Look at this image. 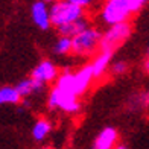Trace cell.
<instances>
[{"mask_svg":"<svg viewBox=\"0 0 149 149\" xmlns=\"http://www.w3.org/2000/svg\"><path fill=\"white\" fill-rule=\"evenodd\" d=\"M148 55H149V49H148Z\"/></svg>","mask_w":149,"mask_h":149,"instance_id":"cell-24","label":"cell"},{"mask_svg":"<svg viewBox=\"0 0 149 149\" xmlns=\"http://www.w3.org/2000/svg\"><path fill=\"white\" fill-rule=\"evenodd\" d=\"M22 94L18 93L17 87L6 85L0 88V102L2 104H20L22 102Z\"/></svg>","mask_w":149,"mask_h":149,"instance_id":"cell-14","label":"cell"},{"mask_svg":"<svg viewBox=\"0 0 149 149\" xmlns=\"http://www.w3.org/2000/svg\"><path fill=\"white\" fill-rule=\"evenodd\" d=\"M117 139L119 135H117L116 128L107 126L97 134L91 149H114L117 146Z\"/></svg>","mask_w":149,"mask_h":149,"instance_id":"cell-9","label":"cell"},{"mask_svg":"<svg viewBox=\"0 0 149 149\" xmlns=\"http://www.w3.org/2000/svg\"><path fill=\"white\" fill-rule=\"evenodd\" d=\"M145 72H146V73L149 74V58H148V59L145 61Z\"/></svg>","mask_w":149,"mask_h":149,"instance_id":"cell-20","label":"cell"},{"mask_svg":"<svg viewBox=\"0 0 149 149\" xmlns=\"http://www.w3.org/2000/svg\"><path fill=\"white\" fill-rule=\"evenodd\" d=\"M15 87H17L18 93L22 94V97H26V96H29V94H32V93L41 90L43 82H40V81L33 79V78H28V79H22Z\"/></svg>","mask_w":149,"mask_h":149,"instance_id":"cell-13","label":"cell"},{"mask_svg":"<svg viewBox=\"0 0 149 149\" xmlns=\"http://www.w3.org/2000/svg\"><path fill=\"white\" fill-rule=\"evenodd\" d=\"M134 14L131 0H107L102 11H100V20L105 24H119L130 22V17Z\"/></svg>","mask_w":149,"mask_h":149,"instance_id":"cell-1","label":"cell"},{"mask_svg":"<svg viewBox=\"0 0 149 149\" xmlns=\"http://www.w3.org/2000/svg\"><path fill=\"white\" fill-rule=\"evenodd\" d=\"M69 2L84 9V8H87V6H90V5L93 3V0H69Z\"/></svg>","mask_w":149,"mask_h":149,"instance_id":"cell-18","label":"cell"},{"mask_svg":"<svg viewBox=\"0 0 149 149\" xmlns=\"http://www.w3.org/2000/svg\"><path fill=\"white\" fill-rule=\"evenodd\" d=\"M44 2H49V3H58V2H61V0H44Z\"/></svg>","mask_w":149,"mask_h":149,"instance_id":"cell-22","label":"cell"},{"mask_svg":"<svg viewBox=\"0 0 149 149\" xmlns=\"http://www.w3.org/2000/svg\"><path fill=\"white\" fill-rule=\"evenodd\" d=\"M102 35L99 29L90 28L81 32L79 35L72 38V53L78 56H90L94 53L96 49H100V41H102Z\"/></svg>","mask_w":149,"mask_h":149,"instance_id":"cell-3","label":"cell"},{"mask_svg":"<svg viewBox=\"0 0 149 149\" xmlns=\"http://www.w3.org/2000/svg\"><path fill=\"white\" fill-rule=\"evenodd\" d=\"M88 20L85 17L78 20V22H73L70 24H65L63 28H59L58 32H59V37H67V38H74L76 35H79L81 32H84L85 29H88Z\"/></svg>","mask_w":149,"mask_h":149,"instance_id":"cell-11","label":"cell"},{"mask_svg":"<svg viewBox=\"0 0 149 149\" xmlns=\"http://www.w3.org/2000/svg\"><path fill=\"white\" fill-rule=\"evenodd\" d=\"M53 52L58 53V55H65V53H70L72 52V38L59 37L56 40L55 46H53Z\"/></svg>","mask_w":149,"mask_h":149,"instance_id":"cell-16","label":"cell"},{"mask_svg":"<svg viewBox=\"0 0 149 149\" xmlns=\"http://www.w3.org/2000/svg\"><path fill=\"white\" fill-rule=\"evenodd\" d=\"M139 102L143 105V107H149V90L148 91H143L139 96Z\"/></svg>","mask_w":149,"mask_h":149,"instance_id":"cell-19","label":"cell"},{"mask_svg":"<svg viewBox=\"0 0 149 149\" xmlns=\"http://www.w3.org/2000/svg\"><path fill=\"white\" fill-rule=\"evenodd\" d=\"M55 87H56L58 90L64 91V93L76 94V90H74V72L64 70V72L58 76Z\"/></svg>","mask_w":149,"mask_h":149,"instance_id":"cell-12","label":"cell"},{"mask_svg":"<svg viewBox=\"0 0 149 149\" xmlns=\"http://www.w3.org/2000/svg\"><path fill=\"white\" fill-rule=\"evenodd\" d=\"M47 104H49L50 108H59V110H63L65 113H78L81 110V102L78 100L76 94L64 93L58 90L56 87L52 88Z\"/></svg>","mask_w":149,"mask_h":149,"instance_id":"cell-5","label":"cell"},{"mask_svg":"<svg viewBox=\"0 0 149 149\" xmlns=\"http://www.w3.org/2000/svg\"><path fill=\"white\" fill-rule=\"evenodd\" d=\"M114 149H128V148H126L125 145H117V146L114 148Z\"/></svg>","mask_w":149,"mask_h":149,"instance_id":"cell-21","label":"cell"},{"mask_svg":"<svg viewBox=\"0 0 149 149\" xmlns=\"http://www.w3.org/2000/svg\"><path fill=\"white\" fill-rule=\"evenodd\" d=\"M46 149H53V148H46Z\"/></svg>","mask_w":149,"mask_h":149,"instance_id":"cell-23","label":"cell"},{"mask_svg":"<svg viewBox=\"0 0 149 149\" xmlns=\"http://www.w3.org/2000/svg\"><path fill=\"white\" fill-rule=\"evenodd\" d=\"M126 70H128V63H125V61H117L111 65L113 76H120V74L126 73Z\"/></svg>","mask_w":149,"mask_h":149,"instance_id":"cell-17","label":"cell"},{"mask_svg":"<svg viewBox=\"0 0 149 149\" xmlns=\"http://www.w3.org/2000/svg\"><path fill=\"white\" fill-rule=\"evenodd\" d=\"M85 12L82 8L70 3L69 0H61L58 3H53L50 6V22L56 29L63 28L65 24H70L73 22L84 18Z\"/></svg>","mask_w":149,"mask_h":149,"instance_id":"cell-2","label":"cell"},{"mask_svg":"<svg viewBox=\"0 0 149 149\" xmlns=\"http://www.w3.org/2000/svg\"><path fill=\"white\" fill-rule=\"evenodd\" d=\"M93 79H94V73H93L91 64H85L79 70L74 72V90H76L78 97L90 88Z\"/></svg>","mask_w":149,"mask_h":149,"instance_id":"cell-7","label":"cell"},{"mask_svg":"<svg viewBox=\"0 0 149 149\" xmlns=\"http://www.w3.org/2000/svg\"><path fill=\"white\" fill-rule=\"evenodd\" d=\"M132 32V26L130 22L126 23H119V24H114L110 26L102 35V41H100V50L104 52H113L117 49V47L125 43L128 38H130Z\"/></svg>","mask_w":149,"mask_h":149,"instance_id":"cell-4","label":"cell"},{"mask_svg":"<svg viewBox=\"0 0 149 149\" xmlns=\"http://www.w3.org/2000/svg\"><path fill=\"white\" fill-rule=\"evenodd\" d=\"M58 76H59V74H58L56 65L53 63H50L49 59L41 61V63H40L35 69L32 70V73H31V78L37 79V81H40V82H43V84L56 81Z\"/></svg>","mask_w":149,"mask_h":149,"instance_id":"cell-6","label":"cell"},{"mask_svg":"<svg viewBox=\"0 0 149 149\" xmlns=\"http://www.w3.org/2000/svg\"><path fill=\"white\" fill-rule=\"evenodd\" d=\"M111 58H113V52H104L100 50L96 58L93 59L91 67H93V73H94V79H99L104 76V73L107 72L108 65L111 63Z\"/></svg>","mask_w":149,"mask_h":149,"instance_id":"cell-10","label":"cell"},{"mask_svg":"<svg viewBox=\"0 0 149 149\" xmlns=\"http://www.w3.org/2000/svg\"><path fill=\"white\" fill-rule=\"evenodd\" d=\"M52 125L47 119H38L35 122V125L32 128V137L37 141H41L43 139H46V135L50 132Z\"/></svg>","mask_w":149,"mask_h":149,"instance_id":"cell-15","label":"cell"},{"mask_svg":"<svg viewBox=\"0 0 149 149\" xmlns=\"http://www.w3.org/2000/svg\"><path fill=\"white\" fill-rule=\"evenodd\" d=\"M31 14H32V20L40 29H49L52 26V22H50V8L46 6V2L43 0H38L32 5L31 8Z\"/></svg>","mask_w":149,"mask_h":149,"instance_id":"cell-8","label":"cell"}]
</instances>
